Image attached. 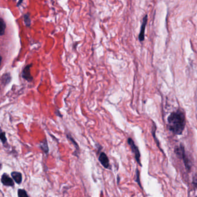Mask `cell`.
<instances>
[{
  "mask_svg": "<svg viewBox=\"0 0 197 197\" xmlns=\"http://www.w3.org/2000/svg\"><path fill=\"white\" fill-rule=\"evenodd\" d=\"M98 160L103 167L106 169H110L111 166L109 164V160L108 156L104 152H101L99 154Z\"/></svg>",
  "mask_w": 197,
  "mask_h": 197,
  "instance_id": "obj_5",
  "label": "cell"
},
{
  "mask_svg": "<svg viewBox=\"0 0 197 197\" xmlns=\"http://www.w3.org/2000/svg\"><path fill=\"white\" fill-rule=\"evenodd\" d=\"M0 140L4 145L7 143V139L6 137V134L5 132L2 130L1 127H0Z\"/></svg>",
  "mask_w": 197,
  "mask_h": 197,
  "instance_id": "obj_13",
  "label": "cell"
},
{
  "mask_svg": "<svg viewBox=\"0 0 197 197\" xmlns=\"http://www.w3.org/2000/svg\"><path fill=\"white\" fill-rule=\"evenodd\" d=\"M11 176L14 179L15 182L17 184H20L22 182V174L19 172H12L11 173Z\"/></svg>",
  "mask_w": 197,
  "mask_h": 197,
  "instance_id": "obj_9",
  "label": "cell"
},
{
  "mask_svg": "<svg viewBox=\"0 0 197 197\" xmlns=\"http://www.w3.org/2000/svg\"><path fill=\"white\" fill-rule=\"evenodd\" d=\"M175 153L177 154V155L181 159H182L184 164L185 165V167L187 168L188 169H190L191 168V162H190V160L188 158V157L187 156L186 154L185 153L184 151V149L182 146H179L176 147L175 149Z\"/></svg>",
  "mask_w": 197,
  "mask_h": 197,
  "instance_id": "obj_2",
  "label": "cell"
},
{
  "mask_svg": "<svg viewBox=\"0 0 197 197\" xmlns=\"http://www.w3.org/2000/svg\"><path fill=\"white\" fill-rule=\"evenodd\" d=\"M40 147L41 148V149L45 153L47 154L49 153V146H48V144H47V142L46 140V139H44L43 142H42L40 143Z\"/></svg>",
  "mask_w": 197,
  "mask_h": 197,
  "instance_id": "obj_12",
  "label": "cell"
},
{
  "mask_svg": "<svg viewBox=\"0 0 197 197\" xmlns=\"http://www.w3.org/2000/svg\"><path fill=\"white\" fill-rule=\"evenodd\" d=\"M1 182L6 186H14V182L13 179L7 175V174H4L1 177Z\"/></svg>",
  "mask_w": 197,
  "mask_h": 197,
  "instance_id": "obj_7",
  "label": "cell"
},
{
  "mask_svg": "<svg viewBox=\"0 0 197 197\" xmlns=\"http://www.w3.org/2000/svg\"><path fill=\"white\" fill-rule=\"evenodd\" d=\"M2 57H1V56L0 55V66H1V62H2Z\"/></svg>",
  "mask_w": 197,
  "mask_h": 197,
  "instance_id": "obj_18",
  "label": "cell"
},
{
  "mask_svg": "<svg viewBox=\"0 0 197 197\" xmlns=\"http://www.w3.org/2000/svg\"><path fill=\"white\" fill-rule=\"evenodd\" d=\"M24 22L27 27H29L31 24V20L29 14H25L24 15Z\"/></svg>",
  "mask_w": 197,
  "mask_h": 197,
  "instance_id": "obj_14",
  "label": "cell"
},
{
  "mask_svg": "<svg viewBox=\"0 0 197 197\" xmlns=\"http://www.w3.org/2000/svg\"><path fill=\"white\" fill-rule=\"evenodd\" d=\"M169 130L176 135L182 133L186 124L185 116L183 112L178 110L171 113L168 118Z\"/></svg>",
  "mask_w": 197,
  "mask_h": 197,
  "instance_id": "obj_1",
  "label": "cell"
},
{
  "mask_svg": "<svg viewBox=\"0 0 197 197\" xmlns=\"http://www.w3.org/2000/svg\"><path fill=\"white\" fill-rule=\"evenodd\" d=\"M1 164H0V169H1Z\"/></svg>",
  "mask_w": 197,
  "mask_h": 197,
  "instance_id": "obj_20",
  "label": "cell"
},
{
  "mask_svg": "<svg viewBox=\"0 0 197 197\" xmlns=\"http://www.w3.org/2000/svg\"><path fill=\"white\" fill-rule=\"evenodd\" d=\"M136 182L137 183V184H139L140 188L141 189H142V187L141 186V181H140V174H139V171L138 169H137L136 171Z\"/></svg>",
  "mask_w": 197,
  "mask_h": 197,
  "instance_id": "obj_15",
  "label": "cell"
},
{
  "mask_svg": "<svg viewBox=\"0 0 197 197\" xmlns=\"http://www.w3.org/2000/svg\"><path fill=\"white\" fill-rule=\"evenodd\" d=\"M12 80V77L10 73H6L4 74L1 77V82L4 86L8 85Z\"/></svg>",
  "mask_w": 197,
  "mask_h": 197,
  "instance_id": "obj_10",
  "label": "cell"
},
{
  "mask_svg": "<svg viewBox=\"0 0 197 197\" xmlns=\"http://www.w3.org/2000/svg\"><path fill=\"white\" fill-rule=\"evenodd\" d=\"M66 138H67V139H68L69 141H70V142L72 143V144H73L74 146V147L76 148V150L75 155L79 157V154H80V148H79V146L78 145L77 143L75 141V140L73 139L72 136L70 134H66Z\"/></svg>",
  "mask_w": 197,
  "mask_h": 197,
  "instance_id": "obj_8",
  "label": "cell"
},
{
  "mask_svg": "<svg viewBox=\"0 0 197 197\" xmlns=\"http://www.w3.org/2000/svg\"><path fill=\"white\" fill-rule=\"evenodd\" d=\"M6 27L5 22L2 18L0 17V36H2L5 34Z\"/></svg>",
  "mask_w": 197,
  "mask_h": 197,
  "instance_id": "obj_11",
  "label": "cell"
},
{
  "mask_svg": "<svg viewBox=\"0 0 197 197\" xmlns=\"http://www.w3.org/2000/svg\"><path fill=\"white\" fill-rule=\"evenodd\" d=\"M193 183H194V184L196 186H197V175L194 177V179H193Z\"/></svg>",
  "mask_w": 197,
  "mask_h": 197,
  "instance_id": "obj_17",
  "label": "cell"
},
{
  "mask_svg": "<svg viewBox=\"0 0 197 197\" xmlns=\"http://www.w3.org/2000/svg\"><path fill=\"white\" fill-rule=\"evenodd\" d=\"M127 143L131 148L132 153L134 154V157H135L136 161L139 164V165L142 166L141 162V160H140L141 154H140V152H139V147L136 146V145L135 144L134 140L132 139L131 138H129L127 139Z\"/></svg>",
  "mask_w": 197,
  "mask_h": 197,
  "instance_id": "obj_3",
  "label": "cell"
},
{
  "mask_svg": "<svg viewBox=\"0 0 197 197\" xmlns=\"http://www.w3.org/2000/svg\"><path fill=\"white\" fill-rule=\"evenodd\" d=\"M17 194L19 197H29L26 191L24 189H19L18 190Z\"/></svg>",
  "mask_w": 197,
  "mask_h": 197,
  "instance_id": "obj_16",
  "label": "cell"
},
{
  "mask_svg": "<svg viewBox=\"0 0 197 197\" xmlns=\"http://www.w3.org/2000/svg\"><path fill=\"white\" fill-rule=\"evenodd\" d=\"M22 2V1H19V3L17 4V6H19V5H20V4L21 2Z\"/></svg>",
  "mask_w": 197,
  "mask_h": 197,
  "instance_id": "obj_19",
  "label": "cell"
},
{
  "mask_svg": "<svg viewBox=\"0 0 197 197\" xmlns=\"http://www.w3.org/2000/svg\"><path fill=\"white\" fill-rule=\"evenodd\" d=\"M147 21H148V15H145L143 18L142 23L141 26V30L139 34V39L140 42H143L145 39V30Z\"/></svg>",
  "mask_w": 197,
  "mask_h": 197,
  "instance_id": "obj_6",
  "label": "cell"
},
{
  "mask_svg": "<svg viewBox=\"0 0 197 197\" xmlns=\"http://www.w3.org/2000/svg\"><path fill=\"white\" fill-rule=\"evenodd\" d=\"M32 66V64L27 65L24 68L22 71V78L28 82H31L33 80V77L31 74V68Z\"/></svg>",
  "mask_w": 197,
  "mask_h": 197,
  "instance_id": "obj_4",
  "label": "cell"
}]
</instances>
